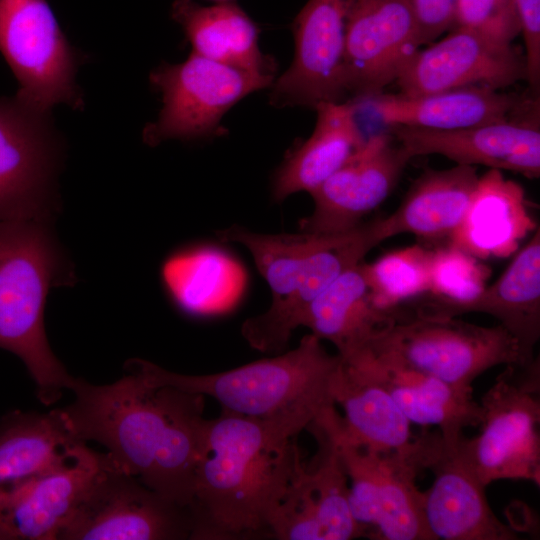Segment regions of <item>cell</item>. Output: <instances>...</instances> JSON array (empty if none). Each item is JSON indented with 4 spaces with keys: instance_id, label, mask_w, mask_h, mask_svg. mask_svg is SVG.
Listing matches in <instances>:
<instances>
[{
    "instance_id": "cell-1",
    "label": "cell",
    "mask_w": 540,
    "mask_h": 540,
    "mask_svg": "<svg viewBox=\"0 0 540 540\" xmlns=\"http://www.w3.org/2000/svg\"><path fill=\"white\" fill-rule=\"evenodd\" d=\"M117 381L73 378L60 409L75 439L107 448L112 462L170 501L190 508L206 418L204 396L148 383L125 368Z\"/></svg>"
},
{
    "instance_id": "cell-2",
    "label": "cell",
    "mask_w": 540,
    "mask_h": 540,
    "mask_svg": "<svg viewBox=\"0 0 540 540\" xmlns=\"http://www.w3.org/2000/svg\"><path fill=\"white\" fill-rule=\"evenodd\" d=\"M298 418L254 419L222 411L207 419L190 511L193 537L268 532L267 521L301 453Z\"/></svg>"
},
{
    "instance_id": "cell-3",
    "label": "cell",
    "mask_w": 540,
    "mask_h": 540,
    "mask_svg": "<svg viewBox=\"0 0 540 540\" xmlns=\"http://www.w3.org/2000/svg\"><path fill=\"white\" fill-rule=\"evenodd\" d=\"M72 278L49 217L0 220V348L23 361L47 406L74 377L49 346L45 303L52 287L67 285Z\"/></svg>"
},
{
    "instance_id": "cell-4",
    "label": "cell",
    "mask_w": 540,
    "mask_h": 540,
    "mask_svg": "<svg viewBox=\"0 0 540 540\" xmlns=\"http://www.w3.org/2000/svg\"><path fill=\"white\" fill-rule=\"evenodd\" d=\"M321 341L310 333L293 350L214 374H179L143 359H131L125 368L152 385L213 398L228 413L263 420L298 418L311 424L336 406L332 387L342 361Z\"/></svg>"
},
{
    "instance_id": "cell-5",
    "label": "cell",
    "mask_w": 540,
    "mask_h": 540,
    "mask_svg": "<svg viewBox=\"0 0 540 540\" xmlns=\"http://www.w3.org/2000/svg\"><path fill=\"white\" fill-rule=\"evenodd\" d=\"M480 432L456 448L486 487L499 480L540 484L539 357L505 365L479 402Z\"/></svg>"
},
{
    "instance_id": "cell-6",
    "label": "cell",
    "mask_w": 540,
    "mask_h": 540,
    "mask_svg": "<svg viewBox=\"0 0 540 540\" xmlns=\"http://www.w3.org/2000/svg\"><path fill=\"white\" fill-rule=\"evenodd\" d=\"M341 415L330 423L349 482V506L365 536L381 540H431L422 516L418 475L427 470L431 433L401 452L372 451L348 440Z\"/></svg>"
},
{
    "instance_id": "cell-7",
    "label": "cell",
    "mask_w": 540,
    "mask_h": 540,
    "mask_svg": "<svg viewBox=\"0 0 540 540\" xmlns=\"http://www.w3.org/2000/svg\"><path fill=\"white\" fill-rule=\"evenodd\" d=\"M367 346L457 387H472L496 366L530 360L500 324L488 327L458 317L401 312Z\"/></svg>"
},
{
    "instance_id": "cell-8",
    "label": "cell",
    "mask_w": 540,
    "mask_h": 540,
    "mask_svg": "<svg viewBox=\"0 0 540 540\" xmlns=\"http://www.w3.org/2000/svg\"><path fill=\"white\" fill-rule=\"evenodd\" d=\"M161 92L158 119L143 131V140L156 146L170 139L195 140L222 136V118L249 94L270 87L274 75L243 70L192 51L179 64H163L150 74Z\"/></svg>"
},
{
    "instance_id": "cell-9",
    "label": "cell",
    "mask_w": 540,
    "mask_h": 540,
    "mask_svg": "<svg viewBox=\"0 0 540 540\" xmlns=\"http://www.w3.org/2000/svg\"><path fill=\"white\" fill-rule=\"evenodd\" d=\"M327 409L306 428L317 443L310 463L296 458L267 521L280 540H349L365 536L349 506V482Z\"/></svg>"
},
{
    "instance_id": "cell-10",
    "label": "cell",
    "mask_w": 540,
    "mask_h": 540,
    "mask_svg": "<svg viewBox=\"0 0 540 540\" xmlns=\"http://www.w3.org/2000/svg\"><path fill=\"white\" fill-rule=\"evenodd\" d=\"M190 508L180 506L119 469L107 453L61 540H173L192 538Z\"/></svg>"
},
{
    "instance_id": "cell-11",
    "label": "cell",
    "mask_w": 540,
    "mask_h": 540,
    "mask_svg": "<svg viewBox=\"0 0 540 540\" xmlns=\"http://www.w3.org/2000/svg\"><path fill=\"white\" fill-rule=\"evenodd\" d=\"M0 51L28 108L47 115L57 103L82 105L74 53L46 0H0Z\"/></svg>"
},
{
    "instance_id": "cell-12",
    "label": "cell",
    "mask_w": 540,
    "mask_h": 540,
    "mask_svg": "<svg viewBox=\"0 0 540 540\" xmlns=\"http://www.w3.org/2000/svg\"><path fill=\"white\" fill-rule=\"evenodd\" d=\"M352 0H308L293 21L294 57L270 86L278 108L342 102L347 14Z\"/></svg>"
},
{
    "instance_id": "cell-13",
    "label": "cell",
    "mask_w": 540,
    "mask_h": 540,
    "mask_svg": "<svg viewBox=\"0 0 540 540\" xmlns=\"http://www.w3.org/2000/svg\"><path fill=\"white\" fill-rule=\"evenodd\" d=\"M524 79L525 57L512 44L455 27L441 40L414 52L395 83L399 93L419 96L467 86L501 90Z\"/></svg>"
},
{
    "instance_id": "cell-14",
    "label": "cell",
    "mask_w": 540,
    "mask_h": 540,
    "mask_svg": "<svg viewBox=\"0 0 540 540\" xmlns=\"http://www.w3.org/2000/svg\"><path fill=\"white\" fill-rule=\"evenodd\" d=\"M40 114L0 100V220L51 216L57 144Z\"/></svg>"
},
{
    "instance_id": "cell-15",
    "label": "cell",
    "mask_w": 540,
    "mask_h": 540,
    "mask_svg": "<svg viewBox=\"0 0 540 540\" xmlns=\"http://www.w3.org/2000/svg\"><path fill=\"white\" fill-rule=\"evenodd\" d=\"M411 159L388 131L369 136L346 164L310 193L314 209L300 220V231L337 234L358 227L393 191Z\"/></svg>"
},
{
    "instance_id": "cell-16",
    "label": "cell",
    "mask_w": 540,
    "mask_h": 540,
    "mask_svg": "<svg viewBox=\"0 0 540 540\" xmlns=\"http://www.w3.org/2000/svg\"><path fill=\"white\" fill-rule=\"evenodd\" d=\"M421 45L407 0H352L344 55L347 95L361 98L384 92Z\"/></svg>"
},
{
    "instance_id": "cell-17",
    "label": "cell",
    "mask_w": 540,
    "mask_h": 540,
    "mask_svg": "<svg viewBox=\"0 0 540 540\" xmlns=\"http://www.w3.org/2000/svg\"><path fill=\"white\" fill-rule=\"evenodd\" d=\"M388 132L411 158L438 154L459 165L540 176L539 113L454 130L390 126Z\"/></svg>"
},
{
    "instance_id": "cell-18",
    "label": "cell",
    "mask_w": 540,
    "mask_h": 540,
    "mask_svg": "<svg viewBox=\"0 0 540 540\" xmlns=\"http://www.w3.org/2000/svg\"><path fill=\"white\" fill-rule=\"evenodd\" d=\"M383 241L380 219L362 223L348 232L330 234L309 258L290 296L243 322V338L264 353L283 351L294 330L302 326L310 304Z\"/></svg>"
},
{
    "instance_id": "cell-19",
    "label": "cell",
    "mask_w": 540,
    "mask_h": 540,
    "mask_svg": "<svg viewBox=\"0 0 540 540\" xmlns=\"http://www.w3.org/2000/svg\"><path fill=\"white\" fill-rule=\"evenodd\" d=\"M387 126L454 130L539 113V95L528 97L485 86H467L426 95L379 93L350 100Z\"/></svg>"
},
{
    "instance_id": "cell-20",
    "label": "cell",
    "mask_w": 540,
    "mask_h": 540,
    "mask_svg": "<svg viewBox=\"0 0 540 540\" xmlns=\"http://www.w3.org/2000/svg\"><path fill=\"white\" fill-rule=\"evenodd\" d=\"M429 456L434 475L422 491V516L431 540H516L515 528L501 522L485 494L486 486L440 434Z\"/></svg>"
},
{
    "instance_id": "cell-21",
    "label": "cell",
    "mask_w": 540,
    "mask_h": 540,
    "mask_svg": "<svg viewBox=\"0 0 540 540\" xmlns=\"http://www.w3.org/2000/svg\"><path fill=\"white\" fill-rule=\"evenodd\" d=\"M413 315L459 317L484 313L499 321L527 359L540 338V230L515 254L503 273L474 299L453 303L429 293L406 304Z\"/></svg>"
},
{
    "instance_id": "cell-22",
    "label": "cell",
    "mask_w": 540,
    "mask_h": 540,
    "mask_svg": "<svg viewBox=\"0 0 540 540\" xmlns=\"http://www.w3.org/2000/svg\"><path fill=\"white\" fill-rule=\"evenodd\" d=\"M342 359L375 378L411 424L435 427L449 445L457 443L466 428L479 426L480 406L472 387L450 385L368 346Z\"/></svg>"
},
{
    "instance_id": "cell-23",
    "label": "cell",
    "mask_w": 540,
    "mask_h": 540,
    "mask_svg": "<svg viewBox=\"0 0 540 540\" xmlns=\"http://www.w3.org/2000/svg\"><path fill=\"white\" fill-rule=\"evenodd\" d=\"M104 453L79 442L59 466L0 490V512L16 540H55L100 470Z\"/></svg>"
},
{
    "instance_id": "cell-24",
    "label": "cell",
    "mask_w": 540,
    "mask_h": 540,
    "mask_svg": "<svg viewBox=\"0 0 540 540\" xmlns=\"http://www.w3.org/2000/svg\"><path fill=\"white\" fill-rule=\"evenodd\" d=\"M475 166L424 171L398 208L380 218L384 241L410 233L430 243L447 244L463 222L478 184Z\"/></svg>"
},
{
    "instance_id": "cell-25",
    "label": "cell",
    "mask_w": 540,
    "mask_h": 540,
    "mask_svg": "<svg viewBox=\"0 0 540 540\" xmlns=\"http://www.w3.org/2000/svg\"><path fill=\"white\" fill-rule=\"evenodd\" d=\"M536 227L523 187L489 169L479 176L465 218L448 243L480 260L505 258Z\"/></svg>"
},
{
    "instance_id": "cell-26",
    "label": "cell",
    "mask_w": 540,
    "mask_h": 540,
    "mask_svg": "<svg viewBox=\"0 0 540 540\" xmlns=\"http://www.w3.org/2000/svg\"><path fill=\"white\" fill-rule=\"evenodd\" d=\"M315 110L317 119L311 136L285 157L274 174L272 197L276 202L302 191L310 194L346 164L367 139L350 100L320 103Z\"/></svg>"
},
{
    "instance_id": "cell-27",
    "label": "cell",
    "mask_w": 540,
    "mask_h": 540,
    "mask_svg": "<svg viewBox=\"0 0 540 540\" xmlns=\"http://www.w3.org/2000/svg\"><path fill=\"white\" fill-rule=\"evenodd\" d=\"M332 394L344 411L341 431L351 442L381 453L413 445L412 424L388 391L362 368L342 359Z\"/></svg>"
},
{
    "instance_id": "cell-28",
    "label": "cell",
    "mask_w": 540,
    "mask_h": 540,
    "mask_svg": "<svg viewBox=\"0 0 540 540\" xmlns=\"http://www.w3.org/2000/svg\"><path fill=\"white\" fill-rule=\"evenodd\" d=\"M172 17L182 27L193 52L229 66L275 76V62L259 48L257 26L235 3L202 6L194 0H175Z\"/></svg>"
},
{
    "instance_id": "cell-29",
    "label": "cell",
    "mask_w": 540,
    "mask_h": 540,
    "mask_svg": "<svg viewBox=\"0 0 540 540\" xmlns=\"http://www.w3.org/2000/svg\"><path fill=\"white\" fill-rule=\"evenodd\" d=\"M362 263L342 273L309 306L303 327L347 357L366 347L392 322L372 302Z\"/></svg>"
},
{
    "instance_id": "cell-30",
    "label": "cell",
    "mask_w": 540,
    "mask_h": 540,
    "mask_svg": "<svg viewBox=\"0 0 540 540\" xmlns=\"http://www.w3.org/2000/svg\"><path fill=\"white\" fill-rule=\"evenodd\" d=\"M81 442L60 409L13 411L0 420V490L38 477L62 464Z\"/></svg>"
},
{
    "instance_id": "cell-31",
    "label": "cell",
    "mask_w": 540,
    "mask_h": 540,
    "mask_svg": "<svg viewBox=\"0 0 540 540\" xmlns=\"http://www.w3.org/2000/svg\"><path fill=\"white\" fill-rule=\"evenodd\" d=\"M432 253L433 249L415 244L385 253L372 263H362L373 304L390 314L428 293Z\"/></svg>"
},
{
    "instance_id": "cell-32",
    "label": "cell",
    "mask_w": 540,
    "mask_h": 540,
    "mask_svg": "<svg viewBox=\"0 0 540 540\" xmlns=\"http://www.w3.org/2000/svg\"><path fill=\"white\" fill-rule=\"evenodd\" d=\"M490 272L480 259L452 244L437 246L431 257L428 293L453 303L468 302L485 289Z\"/></svg>"
},
{
    "instance_id": "cell-33",
    "label": "cell",
    "mask_w": 540,
    "mask_h": 540,
    "mask_svg": "<svg viewBox=\"0 0 540 540\" xmlns=\"http://www.w3.org/2000/svg\"><path fill=\"white\" fill-rule=\"evenodd\" d=\"M455 27L472 29L501 43L512 44L520 34L515 0H457L452 28Z\"/></svg>"
},
{
    "instance_id": "cell-34",
    "label": "cell",
    "mask_w": 540,
    "mask_h": 540,
    "mask_svg": "<svg viewBox=\"0 0 540 540\" xmlns=\"http://www.w3.org/2000/svg\"><path fill=\"white\" fill-rule=\"evenodd\" d=\"M418 24L422 45L453 26L457 0H407Z\"/></svg>"
},
{
    "instance_id": "cell-35",
    "label": "cell",
    "mask_w": 540,
    "mask_h": 540,
    "mask_svg": "<svg viewBox=\"0 0 540 540\" xmlns=\"http://www.w3.org/2000/svg\"><path fill=\"white\" fill-rule=\"evenodd\" d=\"M516 8L523 13H531L540 8V0H515Z\"/></svg>"
},
{
    "instance_id": "cell-36",
    "label": "cell",
    "mask_w": 540,
    "mask_h": 540,
    "mask_svg": "<svg viewBox=\"0 0 540 540\" xmlns=\"http://www.w3.org/2000/svg\"><path fill=\"white\" fill-rule=\"evenodd\" d=\"M0 540H16L15 534L6 518L0 512Z\"/></svg>"
},
{
    "instance_id": "cell-37",
    "label": "cell",
    "mask_w": 540,
    "mask_h": 540,
    "mask_svg": "<svg viewBox=\"0 0 540 540\" xmlns=\"http://www.w3.org/2000/svg\"><path fill=\"white\" fill-rule=\"evenodd\" d=\"M220 1H229V0H220Z\"/></svg>"
}]
</instances>
